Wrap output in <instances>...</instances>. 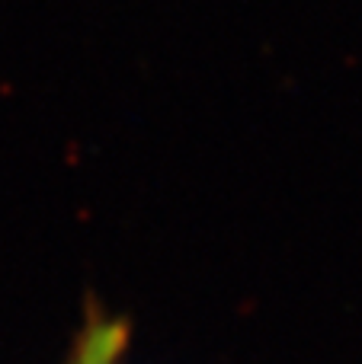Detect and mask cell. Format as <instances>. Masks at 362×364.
Returning <instances> with one entry per match:
<instances>
[{"label":"cell","instance_id":"cell-1","mask_svg":"<svg viewBox=\"0 0 362 364\" xmlns=\"http://www.w3.org/2000/svg\"><path fill=\"white\" fill-rule=\"evenodd\" d=\"M125 348L128 323L122 316H109L106 310L90 307L68 364H122Z\"/></svg>","mask_w":362,"mask_h":364}]
</instances>
